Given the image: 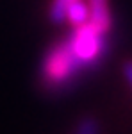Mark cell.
<instances>
[{
  "label": "cell",
  "instance_id": "6da1fadb",
  "mask_svg": "<svg viewBox=\"0 0 132 134\" xmlns=\"http://www.w3.org/2000/svg\"><path fill=\"white\" fill-rule=\"evenodd\" d=\"M88 7H89V21L98 31L107 34L112 25V18H111V13H109L107 0H89Z\"/></svg>",
  "mask_w": 132,
  "mask_h": 134
},
{
  "label": "cell",
  "instance_id": "7a4b0ae2",
  "mask_svg": "<svg viewBox=\"0 0 132 134\" xmlns=\"http://www.w3.org/2000/svg\"><path fill=\"white\" fill-rule=\"evenodd\" d=\"M64 20H68L73 27H81V25L89 21V7L82 0H77V2H73V4L68 5Z\"/></svg>",
  "mask_w": 132,
  "mask_h": 134
},
{
  "label": "cell",
  "instance_id": "3957f363",
  "mask_svg": "<svg viewBox=\"0 0 132 134\" xmlns=\"http://www.w3.org/2000/svg\"><path fill=\"white\" fill-rule=\"evenodd\" d=\"M77 2V0H52L50 9H48V18H50L54 23H62L64 21V14H66V9L68 5Z\"/></svg>",
  "mask_w": 132,
  "mask_h": 134
},
{
  "label": "cell",
  "instance_id": "277c9868",
  "mask_svg": "<svg viewBox=\"0 0 132 134\" xmlns=\"http://www.w3.org/2000/svg\"><path fill=\"white\" fill-rule=\"evenodd\" d=\"M73 134H100V125H98V120L88 114V116H82L81 120L77 122V127H75V132Z\"/></svg>",
  "mask_w": 132,
  "mask_h": 134
},
{
  "label": "cell",
  "instance_id": "5b68a950",
  "mask_svg": "<svg viewBox=\"0 0 132 134\" xmlns=\"http://www.w3.org/2000/svg\"><path fill=\"white\" fill-rule=\"evenodd\" d=\"M122 72H123V77H125V81H127V82H129V86L132 88V59H127V61L123 63Z\"/></svg>",
  "mask_w": 132,
  "mask_h": 134
}]
</instances>
